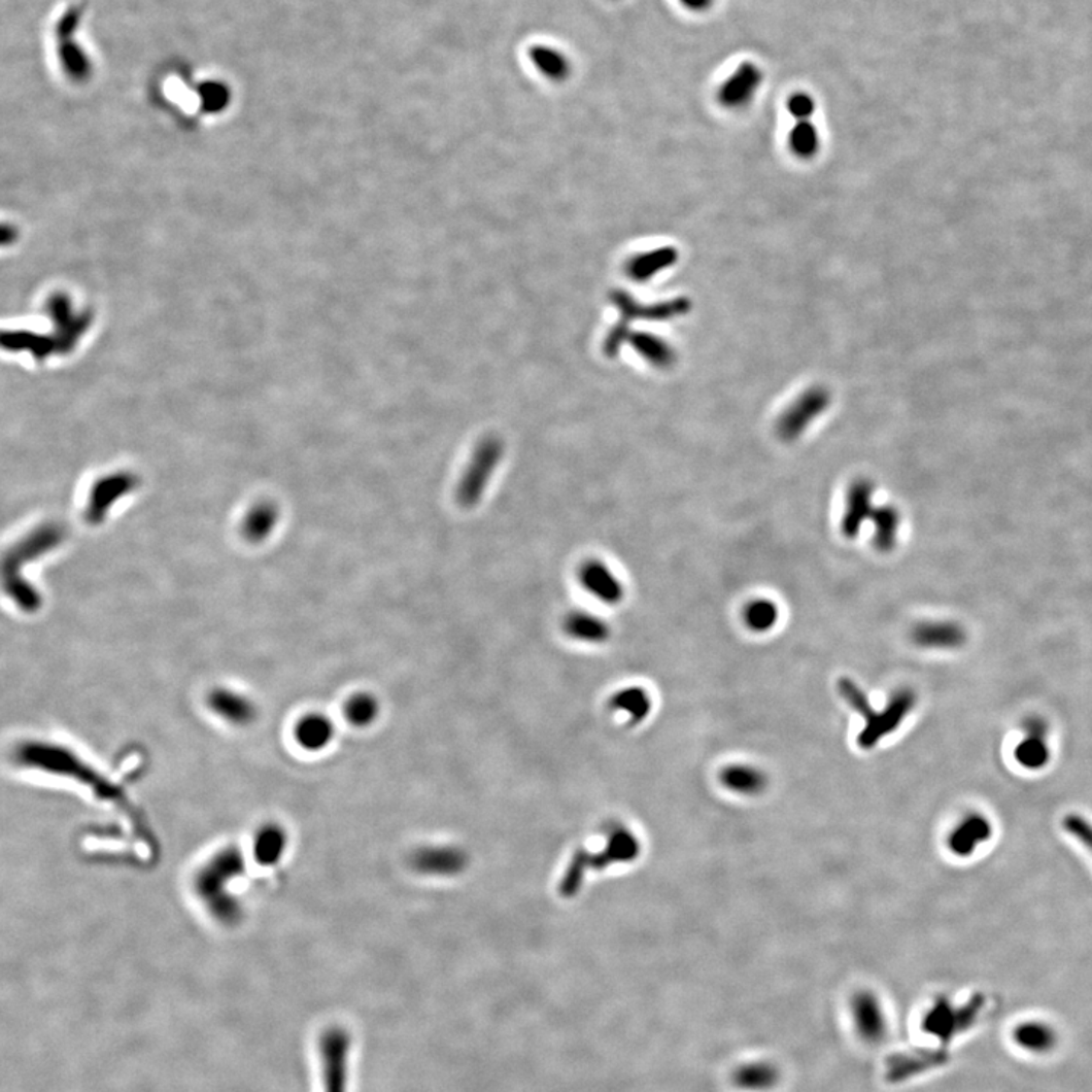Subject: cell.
<instances>
[{
    "instance_id": "3",
    "label": "cell",
    "mask_w": 1092,
    "mask_h": 1092,
    "mask_svg": "<svg viewBox=\"0 0 1092 1092\" xmlns=\"http://www.w3.org/2000/svg\"><path fill=\"white\" fill-rule=\"evenodd\" d=\"M641 854V843L635 833L625 827H616L610 831L606 847L601 853L590 854L581 851L574 857L573 865L568 869L567 877L561 883L565 894L573 895L583 882L587 869L609 868L615 863H629L638 859Z\"/></svg>"
},
{
    "instance_id": "32",
    "label": "cell",
    "mask_w": 1092,
    "mask_h": 1092,
    "mask_svg": "<svg viewBox=\"0 0 1092 1092\" xmlns=\"http://www.w3.org/2000/svg\"><path fill=\"white\" fill-rule=\"evenodd\" d=\"M840 692L843 698L846 699L847 705L851 709L856 710L863 719L873 712L872 705H869L868 696L865 695L862 689L857 686L853 680L843 679L840 682Z\"/></svg>"
},
{
    "instance_id": "15",
    "label": "cell",
    "mask_w": 1092,
    "mask_h": 1092,
    "mask_svg": "<svg viewBox=\"0 0 1092 1092\" xmlns=\"http://www.w3.org/2000/svg\"><path fill=\"white\" fill-rule=\"evenodd\" d=\"M207 705L218 719L236 727H246L257 718V708L252 699L228 687L211 690Z\"/></svg>"
},
{
    "instance_id": "25",
    "label": "cell",
    "mask_w": 1092,
    "mask_h": 1092,
    "mask_svg": "<svg viewBox=\"0 0 1092 1092\" xmlns=\"http://www.w3.org/2000/svg\"><path fill=\"white\" fill-rule=\"evenodd\" d=\"M874 525L873 544L880 552H891L897 545L901 516L894 506L876 507L872 516Z\"/></svg>"
},
{
    "instance_id": "2",
    "label": "cell",
    "mask_w": 1092,
    "mask_h": 1092,
    "mask_svg": "<svg viewBox=\"0 0 1092 1092\" xmlns=\"http://www.w3.org/2000/svg\"><path fill=\"white\" fill-rule=\"evenodd\" d=\"M506 455V443L501 437L487 436L481 439L472 451L468 465L462 472L455 487V500L464 509H475L489 489L494 472Z\"/></svg>"
},
{
    "instance_id": "29",
    "label": "cell",
    "mask_w": 1092,
    "mask_h": 1092,
    "mask_svg": "<svg viewBox=\"0 0 1092 1092\" xmlns=\"http://www.w3.org/2000/svg\"><path fill=\"white\" fill-rule=\"evenodd\" d=\"M779 606L773 600L756 599L744 609V622L751 632L767 633L779 622Z\"/></svg>"
},
{
    "instance_id": "5",
    "label": "cell",
    "mask_w": 1092,
    "mask_h": 1092,
    "mask_svg": "<svg viewBox=\"0 0 1092 1092\" xmlns=\"http://www.w3.org/2000/svg\"><path fill=\"white\" fill-rule=\"evenodd\" d=\"M830 404L831 394L827 388L822 385L808 388L777 420L776 432L780 440L788 443L798 440L828 410Z\"/></svg>"
},
{
    "instance_id": "17",
    "label": "cell",
    "mask_w": 1092,
    "mask_h": 1092,
    "mask_svg": "<svg viewBox=\"0 0 1092 1092\" xmlns=\"http://www.w3.org/2000/svg\"><path fill=\"white\" fill-rule=\"evenodd\" d=\"M992 837V824L985 815L972 812L965 815L949 834V850L957 857H969L979 846L988 843Z\"/></svg>"
},
{
    "instance_id": "18",
    "label": "cell",
    "mask_w": 1092,
    "mask_h": 1092,
    "mask_svg": "<svg viewBox=\"0 0 1092 1092\" xmlns=\"http://www.w3.org/2000/svg\"><path fill=\"white\" fill-rule=\"evenodd\" d=\"M334 737V722L323 713H307L295 724V744L305 753H322L333 744Z\"/></svg>"
},
{
    "instance_id": "6",
    "label": "cell",
    "mask_w": 1092,
    "mask_h": 1092,
    "mask_svg": "<svg viewBox=\"0 0 1092 1092\" xmlns=\"http://www.w3.org/2000/svg\"><path fill=\"white\" fill-rule=\"evenodd\" d=\"M323 1092H348L351 1036L342 1027H331L320 1037Z\"/></svg>"
},
{
    "instance_id": "35",
    "label": "cell",
    "mask_w": 1092,
    "mask_h": 1092,
    "mask_svg": "<svg viewBox=\"0 0 1092 1092\" xmlns=\"http://www.w3.org/2000/svg\"><path fill=\"white\" fill-rule=\"evenodd\" d=\"M684 8L692 12H706L713 6L715 0H679Z\"/></svg>"
},
{
    "instance_id": "28",
    "label": "cell",
    "mask_w": 1092,
    "mask_h": 1092,
    "mask_svg": "<svg viewBox=\"0 0 1092 1092\" xmlns=\"http://www.w3.org/2000/svg\"><path fill=\"white\" fill-rule=\"evenodd\" d=\"M380 712V702L377 696L369 692L355 693L345 706L346 721L356 728H366L374 724Z\"/></svg>"
},
{
    "instance_id": "31",
    "label": "cell",
    "mask_w": 1092,
    "mask_h": 1092,
    "mask_svg": "<svg viewBox=\"0 0 1092 1092\" xmlns=\"http://www.w3.org/2000/svg\"><path fill=\"white\" fill-rule=\"evenodd\" d=\"M789 147L798 159L809 160L819 150V134L811 121L796 122L789 134Z\"/></svg>"
},
{
    "instance_id": "19",
    "label": "cell",
    "mask_w": 1092,
    "mask_h": 1092,
    "mask_svg": "<svg viewBox=\"0 0 1092 1092\" xmlns=\"http://www.w3.org/2000/svg\"><path fill=\"white\" fill-rule=\"evenodd\" d=\"M564 632L568 638L590 645L606 644L612 636V627L606 619L584 610H575L565 618Z\"/></svg>"
},
{
    "instance_id": "27",
    "label": "cell",
    "mask_w": 1092,
    "mask_h": 1092,
    "mask_svg": "<svg viewBox=\"0 0 1092 1092\" xmlns=\"http://www.w3.org/2000/svg\"><path fill=\"white\" fill-rule=\"evenodd\" d=\"M610 708L627 715L632 724H641L650 715L653 702L647 690L639 686L624 687L610 699Z\"/></svg>"
},
{
    "instance_id": "14",
    "label": "cell",
    "mask_w": 1092,
    "mask_h": 1092,
    "mask_svg": "<svg viewBox=\"0 0 1092 1092\" xmlns=\"http://www.w3.org/2000/svg\"><path fill=\"white\" fill-rule=\"evenodd\" d=\"M874 484L866 478H857L847 490L846 512H844L841 530L847 539L853 541L859 536L863 523L872 519Z\"/></svg>"
},
{
    "instance_id": "34",
    "label": "cell",
    "mask_w": 1092,
    "mask_h": 1092,
    "mask_svg": "<svg viewBox=\"0 0 1092 1092\" xmlns=\"http://www.w3.org/2000/svg\"><path fill=\"white\" fill-rule=\"evenodd\" d=\"M786 108L796 122L811 121L812 115L817 111V104L809 93L796 92L788 99Z\"/></svg>"
},
{
    "instance_id": "24",
    "label": "cell",
    "mask_w": 1092,
    "mask_h": 1092,
    "mask_svg": "<svg viewBox=\"0 0 1092 1092\" xmlns=\"http://www.w3.org/2000/svg\"><path fill=\"white\" fill-rule=\"evenodd\" d=\"M627 342L657 369H668L676 363L677 354L670 343L650 333H629Z\"/></svg>"
},
{
    "instance_id": "12",
    "label": "cell",
    "mask_w": 1092,
    "mask_h": 1092,
    "mask_svg": "<svg viewBox=\"0 0 1092 1092\" xmlns=\"http://www.w3.org/2000/svg\"><path fill=\"white\" fill-rule=\"evenodd\" d=\"M1011 1043L1017 1047L1023 1055L1044 1056L1052 1055L1061 1043L1058 1030L1043 1020H1024L1015 1024L1011 1032Z\"/></svg>"
},
{
    "instance_id": "13",
    "label": "cell",
    "mask_w": 1092,
    "mask_h": 1092,
    "mask_svg": "<svg viewBox=\"0 0 1092 1092\" xmlns=\"http://www.w3.org/2000/svg\"><path fill=\"white\" fill-rule=\"evenodd\" d=\"M1024 738L1018 742L1014 757L1024 770L1039 771L1050 760L1049 727L1040 718H1029L1024 722Z\"/></svg>"
},
{
    "instance_id": "10",
    "label": "cell",
    "mask_w": 1092,
    "mask_h": 1092,
    "mask_svg": "<svg viewBox=\"0 0 1092 1092\" xmlns=\"http://www.w3.org/2000/svg\"><path fill=\"white\" fill-rule=\"evenodd\" d=\"M578 580L590 596L607 606H618L625 599V587L618 575L604 561H584L578 570Z\"/></svg>"
},
{
    "instance_id": "21",
    "label": "cell",
    "mask_w": 1092,
    "mask_h": 1092,
    "mask_svg": "<svg viewBox=\"0 0 1092 1092\" xmlns=\"http://www.w3.org/2000/svg\"><path fill=\"white\" fill-rule=\"evenodd\" d=\"M75 37L76 34L57 37V60L70 81H83L92 75L93 64Z\"/></svg>"
},
{
    "instance_id": "26",
    "label": "cell",
    "mask_w": 1092,
    "mask_h": 1092,
    "mask_svg": "<svg viewBox=\"0 0 1092 1092\" xmlns=\"http://www.w3.org/2000/svg\"><path fill=\"white\" fill-rule=\"evenodd\" d=\"M721 783L728 791L741 795H759L766 788V776L762 771L748 764H733L721 773Z\"/></svg>"
},
{
    "instance_id": "22",
    "label": "cell",
    "mask_w": 1092,
    "mask_h": 1092,
    "mask_svg": "<svg viewBox=\"0 0 1092 1092\" xmlns=\"http://www.w3.org/2000/svg\"><path fill=\"white\" fill-rule=\"evenodd\" d=\"M677 262H679V252L676 247H658V249L639 253L635 259L628 260L625 272L635 281L645 282L650 281L658 273L673 268Z\"/></svg>"
},
{
    "instance_id": "9",
    "label": "cell",
    "mask_w": 1092,
    "mask_h": 1092,
    "mask_svg": "<svg viewBox=\"0 0 1092 1092\" xmlns=\"http://www.w3.org/2000/svg\"><path fill=\"white\" fill-rule=\"evenodd\" d=\"M985 1008V997L982 994L969 998L962 1006H953L947 998H940L933 1010L928 1015V1021L933 1026L934 1032H947V1035L965 1033L972 1029L978 1023L979 1014Z\"/></svg>"
},
{
    "instance_id": "30",
    "label": "cell",
    "mask_w": 1092,
    "mask_h": 1092,
    "mask_svg": "<svg viewBox=\"0 0 1092 1092\" xmlns=\"http://www.w3.org/2000/svg\"><path fill=\"white\" fill-rule=\"evenodd\" d=\"M278 520V510L271 503L257 504L245 518L243 533L249 541L260 542L271 535Z\"/></svg>"
},
{
    "instance_id": "11",
    "label": "cell",
    "mask_w": 1092,
    "mask_h": 1092,
    "mask_svg": "<svg viewBox=\"0 0 1092 1092\" xmlns=\"http://www.w3.org/2000/svg\"><path fill=\"white\" fill-rule=\"evenodd\" d=\"M413 868L423 876L454 877L468 868L469 857L455 846H426L413 854Z\"/></svg>"
},
{
    "instance_id": "7",
    "label": "cell",
    "mask_w": 1092,
    "mask_h": 1092,
    "mask_svg": "<svg viewBox=\"0 0 1092 1092\" xmlns=\"http://www.w3.org/2000/svg\"><path fill=\"white\" fill-rule=\"evenodd\" d=\"M917 705V696L911 689H900L891 696L882 712L873 710L865 718V728L857 738V744L863 750H872L883 738L894 733L902 724L909 713Z\"/></svg>"
},
{
    "instance_id": "23",
    "label": "cell",
    "mask_w": 1092,
    "mask_h": 1092,
    "mask_svg": "<svg viewBox=\"0 0 1092 1092\" xmlns=\"http://www.w3.org/2000/svg\"><path fill=\"white\" fill-rule=\"evenodd\" d=\"M528 58L536 70L549 81L561 82L570 78L573 70L570 58L557 47L535 44L528 49Z\"/></svg>"
},
{
    "instance_id": "4",
    "label": "cell",
    "mask_w": 1092,
    "mask_h": 1092,
    "mask_svg": "<svg viewBox=\"0 0 1092 1092\" xmlns=\"http://www.w3.org/2000/svg\"><path fill=\"white\" fill-rule=\"evenodd\" d=\"M613 302H615L619 313H621V322L613 327V330L607 336L604 351L609 356L618 354L619 349L627 342L629 336L628 326L633 320L663 322V320L684 316L690 310V301L686 300V298H677V300L660 302V304L641 305L622 291L613 294Z\"/></svg>"
},
{
    "instance_id": "1",
    "label": "cell",
    "mask_w": 1092,
    "mask_h": 1092,
    "mask_svg": "<svg viewBox=\"0 0 1092 1092\" xmlns=\"http://www.w3.org/2000/svg\"><path fill=\"white\" fill-rule=\"evenodd\" d=\"M246 860L240 848L224 847L211 854L195 874L193 888L213 920L225 927L239 924L243 906L234 894L233 883L243 877Z\"/></svg>"
},
{
    "instance_id": "8",
    "label": "cell",
    "mask_w": 1092,
    "mask_h": 1092,
    "mask_svg": "<svg viewBox=\"0 0 1092 1092\" xmlns=\"http://www.w3.org/2000/svg\"><path fill=\"white\" fill-rule=\"evenodd\" d=\"M763 82V72L753 61L739 64L718 90V102L727 109H742L753 102Z\"/></svg>"
},
{
    "instance_id": "16",
    "label": "cell",
    "mask_w": 1092,
    "mask_h": 1092,
    "mask_svg": "<svg viewBox=\"0 0 1092 1092\" xmlns=\"http://www.w3.org/2000/svg\"><path fill=\"white\" fill-rule=\"evenodd\" d=\"M288 847H291V838H288L287 830L278 822H266L260 825L253 833L250 853L257 865L263 868H273L282 862Z\"/></svg>"
},
{
    "instance_id": "20",
    "label": "cell",
    "mask_w": 1092,
    "mask_h": 1092,
    "mask_svg": "<svg viewBox=\"0 0 1092 1092\" xmlns=\"http://www.w3.org/2000/svg\"><path fill=\"white\" fill-rule=\"evenodd\" d=\"M912 639L918 647L953 650L965 644L966 636L963 628L953 622H924L914 628Z\"/></svg>"
},
{
    "instance_id": "33",
    "label": "cell",
    "mask_w": 1092,
    "mask_h": 1092,
    "mask_svg": "<svg viewBox=\"0 0 1092 1092\" xmlns=\"http://www.w3.org/2000/svg\"><path fill=\"white\" fill-rule=\"evenodd\" d=\"M1062 825H1064L1066 833L1071 834L1079 844H1082L1092 854V824L1087 818L1078 814H1069L1062 821Z\"/></svg>"
}]
</instances>
